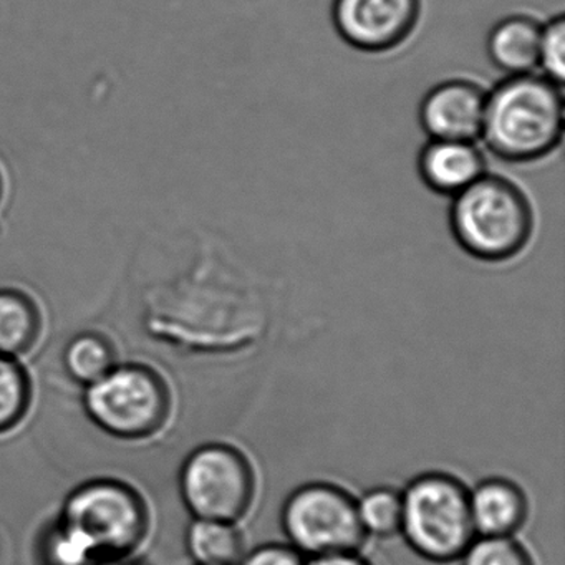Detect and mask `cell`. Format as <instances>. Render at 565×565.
<instances>
[{
    "label": "cell",
    "instance_id": "1",
    "mask_svg": "<svg viewBox=\"0 0 565 565\" xmlns=\"http://www.w3.org/2000/svg\"><path fill=\"white\" fill-rule=\"evenodd\" d=\"M564 118L562 85L535 72L511 75L488 90L479 138L502 163L534 164L561 148Z\"/></svg>",
    "mask_w": 565,
    "mask_h": 565
},
{
    "label": "cell",
    "instance_id": "2",
    "mask_svg": "<svg viewBox=\"0 0 565 565\" xmlns=\"http://www.w3.org/2000/svg\"><path fill=\"white\" fill-rule=\"evenodd\" d=\"M448 224L452 239L469 257L504 264L531 246L537 217L531 196L518 181L486 171L451 198Z\"/></svg>",
    "mask_w": 565,
    "mask_h": 565
},
{
    "label": "cell",
    "instance_id": "3",
    "mask_svg": "<svg viewBox=\"0 0 565 565\" xmlns=\"http://www.w3.org/2000/svg\"><path fill=\"white\" fill-rule=\"evenodd\" d=\"M57 524L94 557H131L150 534V508L143 495L114 478H97L65 499Z\"/></svg>",
    "mask_w": 565,
    "mask_h": 565
},
{
    "label": "cell",
    "instance_id": "4",
    "mask_svg": "<svg viewBox=\"0 0 565 565\" xmlns=\"http://www.w3.org/2000/svg\"><path fill=\"white\" fill-rule=\"evenodd\" d=\"M399 534L425 561H459L478 537L469 508V489L448 472L416 476L402 492Z\"/></svg>",
    "mask_w": 565,
    "mask_h": 565
},
{
    "label": "cell",
    "instance_id": "5",
    "mask_svg": "<svg viewBox=\"0 0 565 565\" xmlns=\"http://www.w3.org/2000/svg\"><path fill=\"white\" fill-rule=\"evenodd\" d=\"M84 408L102 431L125 441L153 438L168 425L173 395L164 376L145 363H117L85 386Z\"/></svg>",
    "mask_w": 565,
    "mask_h": 565
},
{
    "label": "cell",
    "instance_id": "6",
    "mask_svg": "<svg viewBox=\"0 0 565 565\" xmlns=\"http://www.w3.org/2000/svg\"><path fill=\"white\" fill-rule=\"evenodd\" d=\"M287 541L307 558L360 552L366 535L356 499L332 482H307L290 492L280 512Z\"/></svg>",
    "mask_w": 565,
    "mask_h": 565
},
{
    "label": "cell",
    "instance_id": "7",
    "mask_svg": "<svg viewBox=\"0 0 565 565\" xmlns=\"http://www.w3.org/2000/svg\"><path fill=\"white\" fill-rule=\"evenodd\" d=\"M256 471L236 446L207 443L194 449L180 471V494L193 519L234 522L256 498Z\"/></svg>",
    "mask_w": 565,
    "mask_h": 565
},
{
    "label": "cell",
    "instance_id": "8",
    "mask_svg": "<svg viewBox=\"0 0 565 565\" xmlns=\"http://www.w3.org/2000/svg\"><path fill=\"white\" fill-rule=\"evenodd\" d=\"M422 9V0H333L332 21L355 51L388 54L415 34Z\"/></svg>",
    "mask_w": 565,
    "mask_h": 565
},
{
    "label": "cell",
    "instance_id": "9",
    "mask_svg": "<svg viewBox=\"0 0 565 565\" xmlns=\"http://www.w3.org/2000/svg\"><path fill=\"white\" fill-rule=\"evenodd\" d=\"M488 88L468 77L433 85L418 107L419 127L433 140L476 141L481 137Z\"/></svg>",
    "mask_w": 565,
    "mask_h": 565
},
{
    "label": "cell",
    "instance_id": "10",
    "mask_svg": "<svg viewBox=\"0 0 565 565\" xmlns=\"http://www.w3.org/2000/svg\"><path fill=\"white\" fill-rule=\"evenodd\" d=\"M416 170L429 191L455 198L488 171V160L476 141L428 138L419 150Z\"/></svg>",
    "mask_w": 565,
    "mask_h": 565
},
{
    "label": "cell",
    "instance_id": "11",
    "mask_svg": "<svg viewBox=\"0 0 565 565\" xmlns=\"http://www.w3.org/2000/svg\"><path fill=\"white\" fill-rule=\"evenodd\" d=\"M478 537H514L529 514L527 495L511 479L488 478L469 491Z\"/></svg>",
    "mask_w": 565,
    "mask_h": 565
},
{
    "label": "cell",
    "instance_id": "12",
    "mask_svg": "<svg viewBox=\"0 0 565 565\" xmlns=\"http://www.w3.org/2000/svg\"><path fill=\"white\" fill-rule=\"evenodd\" d=\"M542 22L519 12L499 19L486 35V55L492 67L511 75L537 71Z\"/></svg>",
    "mask_w": 565,
    "mask_h": 565
},
{
    "label": "cell",
    "instance_id": "13",
    "mask_svg": "<svg viewBox=\"0 0 565 565\" xmlns=\"http://www.w3.org/2000/svg\"><path fill=\"white\" fill-rule=\"evenodd\" d=\"M44 312L34 296L19 287H0V355L21 360L38 347Z\"/></svg>",
    "mask_w": 565,
    "mask_h": 565
},
{
    "label": "cell",
    "instance_id": "14",
    "mask_svg": "<svg viewBox=\"0 0 565 565\" xmlns=\"http://www.w3.org/2000/svg\"><path fill=\"white\" fill-rule=\"evenodd\" d=\"M186 548L196 565H237L246 545L234 522L193 519L186 531Z\"/></svg>",
    "mask_w": 565,
    "mask_h": 565
},
{
    "label": "cell",
    "instance_id": "15",
    "mask_svg": "<svg viewBox=\"0 0 565 565\" xmlns=\"http://www.w3.org/2000/svg\"><path fill=\"white\" fill-rule=\"evenodd\" d=\"M117 363L114 342L100 332L78 333L65 347V370L84 388L104 379Z\"/></svg>",
    "mask_w": 565,
    "mask_h": 565
},
{
    "label": "cell",
    "instance_id": "16",
    "mask_svg": "<svg viewBox=\"0 0 565 565\" xmlns=\"http://www.w3.org/2000/svg\"><path fill=\"white\" fill-rule=\"evenodd\" d=\"M34 386L21 360L0 355V435L14 431L31 412Z\"/></svg>",
    "mask_w": 565,
    "mask_h": 565
},
{
    "label": "cell",
    "instance_id": "17",
    "mask_svg": "<svg viewBox=\"0 0 565 565\" xmlns=\"http://www.w3.org/2000/svg\"><path fill=\"white\" fill-rule=\"evenodd\" d=\"M360 522L366 535L386 539L399 534L402 529V492L380 486L370 489L356 501Z\"/></svg>",
    "mask_w": 565,
    "mask_h": 565
},
{
    "label": "cell",
    "instance_id": "18",
    "mask_svg": "<svg viewBox=\"0 0 565 565\" xmlns=\"http://www.w3.org/2000/svg\"><path fill=\"white\" fill-rule=\"evenodd\" d=\"M459 561L461 565H535L514 537H476Z\"/></svg>",
    "mask_w": 565,
    "mask_h": 565
},
{
    "label": "cell",
    "instance_id": "19",
    "mask_svg": "<svg viewBox=\"0 0 565 565\" xmlns=\"http://www.w3.org/2000/svg\"><path fill=\"white\" fill-rule=\"evenodd\" d=\"M539 74L555 84H564L565 75V19L558 14L542 22L541 42H539Z\"/></svg>",
    "mask_w": 565,
    "mask_h": 565
},
{
    "label": "cell",
    "instance_id": "20",
    "mask_svg": "<svg viewBox=\"0 0 565 565\" xmlns=\"http://www.w3.org/2000/svg\"><path fill=\"white\" fill-rule=\"evenodd\" d=\"M309 558L287 542L264 544L246 552L237 565H307Z\"/></svg>",
    "mask_w": 565,
    "mask_h": 565
},
{
    "label": "cell",
    "instance_id": "21",
    "mask_svg": "<svg viewBox=\"0 0 565 565\" xmlns=\"http://www.w3.org/2000/svg\"><path fill=\"white\" fill-rule=\"evenodd\" d=\"M307 565H372L360 552H347V554L322 555L307 561Z\"/></svg>",
    "mask_w": 565,
    "mask_h": 565
},
{
    "label": "cell",
    "instance_id": "22",
    "mask_svg": "<svg viewBox=\"0 0 565 565\" xmlns=\"http://www.w3.org/2000/svg\"><path fill=\"white\" fill-rule=\"evenodd\" d=\"M8 177H6L4 168L0 164V223H2V214H4L6 204H8Z\"/></svg>",
    "mask_w": 565,
    "mask_h": 565
},
{
    "label": "cell",
    "instance_id": "23",
    "mask_svg": "<svg viewBox=\"0 0 565 565\" xmlns=\"http://www.w3.org/2000/svg\"><path fill=\"white\" fill-rule=\"evenodd\" d=\"M90 565H137L131 562V557H121V558H98L94 564Z\"/></svg>",
    "mask_w": 565,
    "mask_h": 565
}]
</instances>
